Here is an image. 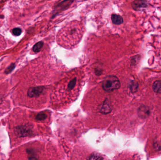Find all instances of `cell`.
<instances>
[{"instance_id":"6da1fadb","label":"cell","mask_w":161,"mask_h":160,"mask_svg":"<svg viewBox=\"0 0 161 160\" xmlns=\"http://www.w3.org/2000/svg\"><path fill=\"white\" fill-rule=\"evenodd\" d=\"M120 86L121 84L118 78L113 76H107L102 82V88L107 92H111L115 90L118 89Z\"/></svg>"},{"instance_id":"7a4b0ae2","label":"cell","mask_w":161,"mask_h":160,"mask_svg":"<svg viewBox=\"0 0 161 160\" xmlns=\"http://www.w3.org/2000/svg\"><path fill=\"white\" fill-rule=\"evenodd\" d=\"M73 1L74 0H64L58 3L54 8L52 18L55 17L56 16H57L61 12L68 9L71 4H72Z\"/></svg>"},{"instance_id":"3957f363","label":"cell","mask_w":161,"mask_h":160,"mask_svg":"<svg viewBox=\"0 0 161 160\" xmlns=\"http://www.w3.org/2000/svg\"><path fill=\"white\" fill-rule=\"evenodd\" d=\"M69 28L66 29V34L69 35L66 37H69L70 39L71 38H76L78 40L79 38H80V35H81V33H80V30L78 28V27H74L73 26H69Z\"/></svg>"},{"instance_id":"277c9868","label":"cell","mask_w":161,"mask_h":160,"mask_svg":"<svg viewBox=\"0 0 161 160\" xmlns=\"http://www.w3.org/2000/svg\"><path fill=\"white\" fill-rule=\"evenodd\" d=\"M149 3L146 0H135L132 3V8L136 11L142 10L147 7Z\"/></svg>"},{"instance_id":"5b68a950","label":"cell","mask_w":161,"mask_h":160,"mask_svg":"<svg viewBox=\"0 0 161 160\" xmlns=\"http://www.w3.org/2000/svg\"><path fill=\"white\" fill-rule=\"evenodd\" d=\"M44 90L43 86L31 87L29 89L27 92V95L30 97H37L40 96Z\"/></svg>"},{"instance_id":"8992f818","label":"cell","mask_w":161,"mask_h":160,"mask_svg":"<svg viewBox=\"0 0 161 160\" xmlns=\"http://www.w3.org/2000/svg\"><path fill=\"white\" fill-rule=\"evenodd\" d=\"M112 109V108L111 107V104L108 100L106 99L104 101L102 106L101 107L100 112L102 114H107L111 112Z\"/></svg>"},{"instance_id":"52a82bcc","label":"cell","mask_w":161,"mask_h":160,"mask_svg":"<svg viewBox=\"0 0 161 160\" xmlns=\"http://www.w3.org/2000/svg\"><path fill=\"white\" fill-rule=\"evenodd\" d=\"M111 19L112 22L114 24H121L123 23L124 19L121 16L117 14H113L111 16Z\"/></svg>"},{"instance_id":"ba28073f","label":"cell","mask_w":161,"mask_h":160,"mask_svg":"<svg viewBox=\"0 0 161 160\" xmlns=\"http://www.w3.org/2000/svg\"><path fill=\"white\" fill-rule=\"evenodd\" d=\"M154 91L158 94H161V80L156 81L152 86Z\"/></svg>"},{"instance_id":"9c48e42d","label":"cell","mask_w":161,"mask_h":160,"mask_svg":"<svg viewBox=\"0 0 161 160\" xmlns=\"http://www.w3.org/2000/svg\"><path fill=\"white\" fill-rule=\"evenodd\" d=\"M17 133L19 134H20V136H26L30 133V130L26 127H21L20 128H18V130H17Z\"/></svg>"},{"instance_id":"30bf717a","label":"cell","mask_w":161,"mask_h":160,"mask_svg":"<svg viewBox=\"0 0 161 160\" xmlns=\"http://www.w3.org/2000/svg\"><path fill=\"white\" fill-rule=\"evenodd\" d=\"M43 43L42 41H40L37 43L35 44L33 48V50L35 53H38L41 50L43 46Z\"/></svg>"},{"instance_id":"8fae6325","label":"cell","mask_w":161,"mask_h":160,"mask_svg":"<svg viewBox=\"0 0 161 160\" xmlns=\"http://www.w3.org/2000/svg\"><path fill=\"white\" fill-rule=\"evenodd\" d=\"M76 78H73L72 80H71L70 81L69 83V85H68V87H67L69 90H72L75 87V86L76 85Z\"/></svg>"},{"instance_id":"7c38bea8","label":"cell","mask_w":161,"mask_h":160,"mask_svg":"<svg viewBox=\"0 0 161 160\" xmlns=\"http://www.w3.org/2000/svg\"><path fill=\"white\" fill-rule=\"evenodd\" d=\"M46 118V115L45 113L41 112V113H40L38 114L37 116H36V119H37V120L42 121L43 120H45Z\"/></svg>"},{"instance_id":"4fadbf2b","label":"cell","mask_w":161,"mask_h":160,"mask_svg":"<svg viewBox=\"0 0 161 160\" xmlns=\"http://www.w3.org/2000/svg\"><path fill=\"white\" fill-rule=\"evenodd\" d=\"M103 159V157L97 154H93L89 158L90 160H101Z\"/></svg>"},{"instance_id":"5bb4252c","label":"cell","mask_w":161,"mask_h":160,"mask_svg":"<svg viewBox=\"0 0 161 160\" xmlns=\"http://www.w3.org/2000/svg\"><path fill=\"white\" fill-rule=\"evenodd\" d=\"M12 33L16 36H19L22 33V30L20 28H15L12 30Z\"/></svg>"},{"instance_id":"9a60e30c","label":"cell","mask_w":161,"mask_h":160,"mask_svg":"<svg viewBox=\"0 0 161 160\" xmlns=\"http://www.w3.org/2000/svg\"><path fill=\"white\" fill-rule=\"evenodd\" d=\"M102 70H101L99 69H96L95 70L96 74L97 75H101V73H102Z\"/></svg>"}]
</instances>
